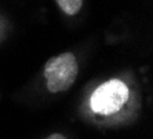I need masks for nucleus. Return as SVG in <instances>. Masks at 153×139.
<instances>
[{
  "label": "nucleus",
  "mask_w": 153,
  "mask_h": 139,
  "mask_svg": "<svg viewBox=\"0 0 153 139\" xmlns=\"http://www.w3.org/2000/svg\"><path fill=\"white\" fill-rule=\"evenodd\" d=\"M130 91L126 83L117 78L108 80L95 89L90 98V107L95 114L111 116L126 105Z\"/></svg>",
  "instance_id": "obj_1"
},
{
  "label": "nucleus",
  "mask_w": 153,
  "mask_h": 139,
  "mask_svg": "<svg viewBox=\"0 0 153 139\" xmlns=\"http://www.w3.org/2000/svg\"><path fill=\"white\" fill-rule=\"evenodd\" d=\"M79 75V65L72 52H64L48 59L44 66L46 87L50 92L66 91Z\"/></svg>",
  "instance_id": "obj_2"
},
{
  "label": "nucleus",
  "mask_w": 153,
  "mask_h": 139,
  "mask_svg": "<svg viewBox=\"0 0 153 139\" xmlns=\"http://www.w3.org/2000/svg\"><path fill=\"white\" fill-rule=\"evenodd\" d=\"M46 139H68V138H66V136H64L62 134H53V135L47 136Z\"/></svg>",
  "instance_id": "obj_4"
},
{
  "label": "nucleus",
  "mask_w": 153,
  "mask_h": 139,
  "mask_svg": "<svg viewBox=\"0 0 153 139\" xmlns=\"http://www.w3.org/2000/svg\"><path fill=\"white\" fill-rule=\"evenodd\" d=\"M61 10L68 15H75L82 8L83 0H55Z\"/></svg>",
  "instance_id": "obj_3"
}]
</instances>
